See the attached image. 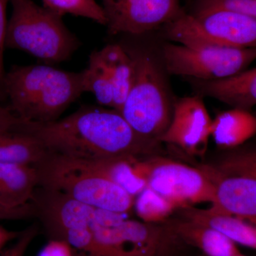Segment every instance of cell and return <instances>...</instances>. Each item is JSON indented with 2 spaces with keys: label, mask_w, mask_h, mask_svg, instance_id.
<instances>
[{
  "label": "cell",
  "mask_w": 256,
  "mask_h": 256,
  "mask_svg": "<svg viewBox=\"0 0 256 256\" xmlns=\"http://www.w3.org/2000/svg\"><path fill=\"white\" fill-rule=\"evenodd\" d=\"M140 174L151 188L172 203L178 210L198 204L212 203L214 185L205 170L162 156L138 160Z\"/></svg>",
  "instance_id": "cell-9"
},
{
  "label": "cell",
  "mask_w": 256,
  "mask_h": 256,
  "mask_svg": "<svg viewBox=\"0 0 256 256\" xmlns=\"http://www.w3.org/2000/svg\"><path fill=\"white\" fill-rule=\"evenodd\" d=\"M36 168L44 190L117 213L127 214L134 206V196L78 160L50 152Z\"/></svg>",
  "instance_id": "cell-5"
},
{
  "label": "cell",
  "mask_w": 256,
  "mask_h": 256,
  "mask_svg": "<svg viewBox=\"0 0 256 256\" xmlns=\"http://www.w3.org/2000/svg\"><path fill=\"white\" fill-rule=\"evenodd\" d=\"M188 79L195 95L212 98L232 108L250 110L256 106V68L220 80Z\"/></svg>",
  "instance_id": "cell-13"
},
{
  "label": "cell",
  "mask_w": 256,
  "mask_h": 256,
  "mask_svg": "<svg viewBox=\"0 0 256 256\" xmlns=\"http://www.w3.org/2000/svg\"><path fill=\"white\" fill-rule=\"evenodd\" d=\"M108 34L143 36L183 11L180 0H101Z\"/></svg>",
  "instance_id": "cell-10"
},
{
  "label": "cell",
  "mask_w": 256,
  "mask_h": 256,
  "mask_svg": "<svg viewBox=\"0 0 256 256\" xmlns=\"http://www.w3.org/2000/svg\"><path fill=\"white\" fill-rule=\"evenodd\" d=\"M10 0H0V104L8 100L5 92V76L6 72L4 66V50L5 38L8 20L6 18V10Z\"/></svg>",
  "instance_id": "cell-26"
},
{
  "label": "cell",
  "mask_w": 256,
  "mask_h": 256,
  "mask_svg": "<svg viewBox=\"0 0 256 256\" xmlns=\"http://www.w3.org/2000/svg\"><path fill=\"white\" fill-rule=\"evenodd\" d=\"M25 132L38 138L50 153L74 159L144 158L161 156L162 143L141 137L114 109L82 106L53 122H28Z\"/></svg>",
  "instance_id": "cell-1"
},
{
  "label": "cell",
  "mask_w": 256,
  "mask_h": 256,
  "mask_svg": "<svg viewBox=\"0 0 256 256\" xmlns=\"http://www.w3.org/2000/svg\"><path fill=\"white\" fill-rule=\"evenodd\" d=\"M133 207L141 222L148 224L164 223L178 210L172 203L148 188L134 198Z\"/></svg>",
  "instance_id": "cell-23"
},
{
  "label": "cell",
  "mask_w": 256,
  "mask_h": 256,
  "mask_svg": "<svg viewBox=\"0 0 256 256\" xmlns=\"http://www.w3.org/2000/svg\"><path fill=\"white\" fill-rule=\"evenodd\" d=\"M37 214L36 204L11 208L0 204V220H24Z\"/></svg>",
  "instance_id": "cell-28"
},
{
  "label": "cell",
  "mask_w": 256,
  "mask_h": 256,
  "mask_svg": "<svg viewBox=\"0 0 256 256\" xmlns=\"http://www.w3.org/2000/svg\"><path fill=\"white\" fill-rule=\"evenodd\" d=\"M120 44L130 56L134 66V82L120 112L141 137L160 142L171 122L175 102L164 66L141 44L124 42Z\"/></svg>",
  "instance_id": "cell-3"
},
{
  "label": "cell",
  "mask_w": 256,
  "mask_h": 256,
  "mask_svg": "<svg viewBox=\"0 0 256 256\" xmlns=\"http://www.w3.org/2000/svg\"><path fill=\"white\" fill-rule=\"evenodd\" d=\"M238 256H246L242 255H242Z\"/></svg>",
  "instance_id": "cell-32"
},
{
  "label": "cell",
  "mask_w": 256,
  "mask_h": 256,
  "mask_svg": "<svg viewBox=\"0 0 256 256\" xmlns=\"http://www.w3.org/2000/svg\"><path fill=\"white\" fill-rule=\"evenodd\" d=\"M206 8L234 10L256 20V0H200L196 9Z\"/></svg>",
  "instance_id": "cell-25"
},
{
  "label": "cell",
  "mask_w": 256,
  "mask_h": 256,
  "mask_svg": "<svg viewBox=\"0 0 256 256\" xmlns=\"http://www.w3.org/2000/svg\"><path fill=\"white\" fill-rule=\"evenodd\" d=\"M98 52L114 82V109L120 112L134 82V63L130 56L120 44H108Z\"/></svg>",
  "instance_id": "cell-19"
},
{
  "label": "cell",
  "mask_w": 256,
  "mask_h": 256,
  "mask_svg": "<svg viewBox=\"0 0 256 256\" xmlns=\"http://www.w3.org/2000/svg\"><path fill=\"white\" fill-rule=\"evenodd\" d=\"M166 38L185 46L256 48V20L224 8L182 12L164 26Z\"/></svg>",
  "instance_id": "cell-6"
},
{
  "label": "cell",
  "mask_w": 256,
  "mask_h": 256,
  "mask_svg": "<svg viewBox=\"0 0 256 256\" xmlns=\"http://www.w3.org/2000/svg\"><path fill=\"white\" fill-rule=\"evenodd\" d=\"M82 72L85 92L92 94L100 106L114 109V82L98 50L90 54L88 66Z\"/></svg>",
  "instance_id": "cell-21"
},
{
  "label": "cell",
  "mask_w": 256,
  "mask_h": 256,
  "mask_svg": "<svg viewBox=\"0 0 256 256\" xmlns=\"http://www.w3.org/2000/svg\"><path fill=\"white\" fill-rule=\"evenodd\" d=\"M139 159L140 158L128 156L110 159L77 160L116 183L136 198L146 188V180L141 178L136 169V163Z\"/></svg>",
  "instance_id": "cell-20"
},
{
  "label": "cell",
  "mask_w": 256,
  "mask_h": 256,
  "mask_svg": "<svg viewBox=\"0 0 256 256\" xmlns=\"http://www.w3.org/2000/svg\"><path fill=\"white\" fill-rule=\"evenodd\" d=\"M212 120L203 98L186 96L175 100L172 118L160 142L190 156L206 154L212 134Z\"/></svg>",
  "instance_id": "cell-11"
},
{
  "label": "cell",
  "mask_w": 256,
  "mask_h": 256,
  "mask_svg": "<svg viewBox=\"0 0 256 256\" xmlns=\"http://www.w3.org/2000/svg\"><path fill=\"white\" fill-rule=\"evenodd\" d=\"M212 166L226 174L242 175L256 180V146L225 150Z\"/></svg>",
  "instance_id": "cell-22"
},
{
  "label": "cell",
  "mask_w": 256,
  "mask_h": 256,
  "mask_svg": "<svg viewBox=\"0 0 256 256\" xmlns=\"http://www.w3.org/2000/svg\"><path fill=\"white\" fill-rule=\"evenodd\" d=\"M36 235V229L31 227L22 232L13 246L2 252L1 256H24Z\"/></svg>",
  "instance_id": "cell-29"
},
{
  "label": "cell",
  "mask_w": 256,
  "mask_h": 256,
  "mask_svg": "<svg viewBox=\"0 0 256 256\" xmlns=\"http://www.w3.org/2000/svg\"><path fill=\"white\" fill-rule=\"evenodd\" d=\"M28 121L20 118L10 108L0 104V132L24 131Z\"/></svg>",
  "instance_id": "cell-27"
},
{
  "label": "cell",
  "mask_w": 256,
  "mask_h": 256,
  "mask_svg": "<svg viewBox=\"0 0 256 256\" xmlns=\"http://www.w3.org/2000/svg\"><path fill=\"white\" fill-rule=\"evenodd\" d=\"M214 185V198L206 210L229 216L256 225V180L226 174L212 165L202 166Z\"/></svg>",
  "instance_id": "cell-12"
},
{
  "label": "cell",
  "mask_w": 256,
  "mask_h": 256,
  "mask_svg": "<svg viewBox=\"0 0 256 256\" xmlns=\"http://www.w3.org/2000/svg\"><path fill=\"white\" fill-rule=\"evenodd\" d=\"M38 171L32 165L0 163V204L11 208L36 204Z\"/></svg>",
  "instance_id": "cell-15"
},
{
  "label": "cell",
  "mask_w": 256,
  "mask_h": 256,
  "mask_svg": "<svg viewBox=\"0 0 256 256\" xmlns=\"http://www.w3.org/2000/svg\"><path fill=\"white\" fill-rule=\"evenodd\" d=\"M11 16L6 28V48L22 50L46 65L62 63L82 45L64 24L63 16L32 0H10Z\"/></svg>",
  "instance_id": "cell-4"
},
{
  "label": "cell",
  "mask_w": 256,
  "mask_h": 256,
  "mask_svg": "<svg viewBox=\"0 0 256 256\" xmlns=\"http://www.w3.org/2000/svg\"><path fill=\"white\" fill-rule=\"evenodd\" d=\"M202 256H204L203 255H202Z\"/></svg>",
  "instance_id": "cell-34"
},
{
  "label": "cell",
  "mask_w": 256,
  "mask_h": 256,
  "mask_svg": "<svg viewBox=\"0 0 256 256\" xmlns=\"http://www.w3.org/2000/svg\"><path fill=\"white\" fill-rule=\"evenodd\" d=\"M161 56L168 74L196 80H215L246 70L256 60V48L165 44L162 47Z\"/></svg>",
  "instance_id": "cell-8"
},
{
  "label": "cell",
  "mask_w": 256,
  "mask_h": 256,
  "mask_svg": "<svg viewBox=\"0 0 256 256\" xmlns=\"http://www.w3.org/2000/svg\"><path fill=\"white\" fill-rule=\"evenodd\" d=\"M175 232L190 246L196 248L204 256L242 255L237 244L218 229L184 217L166 220Z\"/></svg>",
  "instance_id": "cell-14"
},
{
  "label": "cell",
  "mask_w": 256,
  "mask_h": 256,
  "mask_svg": "<svg viewBox=\"0 0 256 256\" xmlns=\"http://www.w3.org/2000/svg\"><path fill=\"white\" fill-rule=\"evenodd\" d=\"M38 256H74L73 248L66 240L56 238L50 240Z\"/></svg>",
  "instance_id": "cell-30"
},
{
  "label": "cell",
  "mask_w": 256,
  "mask_h": 256,
  "mask_svg": "<svg viewBox=\"0 0 256 256\" xmlns=\"http://www.w3.org/2000/svg\"><path fill=\"white\" fill-rule=\"evenodd\" d=\"M21 234L22 232L20 233V232H12L0 226V252L8 242L18 238Z\"/></svg>",
  "instance_id": "cell-31"
},
{
  "label": "cell",
  "mask_w": 256,
  "mask_h": 256,
  "mask_svg": "<svg viewBox=\"0 0 256 256\" xmlns=\"http://www.w3.org/2000/svg\"><path fill=\"white\" fill-rule=\"evenodd\" d=\"M180 216L210 226L226 235L234 242L256 250V224L229 216L214 214L195 206L180 208Z\"/></svg>",
  "instance_id": "cell-17"
},
{
  "label": "cell",
  "mask_w": 256,
  "mask_h": 256,
  "mask_svg": "<svg viewBox=\"0 0 256 256\" xmlns=\"http://www.w3.org/2000/svg\"><path fill=\"white\" fill-rule=\"evenodd\" d=\"M92 230L94 247L88 256H183L190 247L166 222L124 218L112 226L94 224Z\"/></svg>",
  "instance_id": "cell-7"
},
{
  "label": "cell",
  "mask_w": 256,
  "mask_h": 256,
  "mask_svg": "<svg viewBox=\"0 0 256 256\" xmlns=\"http://www.w3.org/2000/svg\"><path fill=\"white\" fill-rule=\"evenodd\" d=\"M43 6L64 16L65 14L89 18L100 24H106L102 6L96 0H42Z\"/></svg>",
  "instance_id": "cell-24"
},
{
  "label": "cell",
  "mask_w": 256,
  "mask_h": 256,
  "mask_svg": "<svg viewBox=\"0 0 256 256\" xmlns=\"http://www.w3.org/2000/svg\"><path fill=\"white\" fill-rule=\"evenodd\" d=\"M10 108L33 124H47L85 92L82 72L60 70L50 65L13 66L5 76Z\"/></svg>",
  "instance_id": "cell-2"
},
{
  "label": "cell",
  "mask_w": 256,
  "mask_h": 256,
  "mask_svg": "<svg viewBox=\"0 0 256 256\" xmlns=\"http://www.w3.org/2000/svg\"><path fill=\"white\" fill-rule=\"evenodd\" d=\"M50 152L38 138L25 131L0 132V163L36 166Z\"/></svg>",
  "instance_id": "cell-18"
},
{
  "label": "cell",
  "mask_w": 256,
  "mask_h": 256,
  "mask_svg": "<svg viewBox=\"0 0 256 256\" xmlns=\"http://www.w3.org/2000/svg\"><path fill=\"white\" fill-rule=\"evenodd\" d=\"M254 114H255V116H256V112H254Z\"/></svg>",
  "instance_id": "cell-33"
},
{
  "label": "cell",
  "mask_w": 256,
  "mask_h": 256,
  "mask_svg": "<svg viewBox=\"0 0 256 256\" xmlns=\"http://www.w3.org/2000/svg\"><path fill=\"white\" fill-rule=\"evenodd\" d=\"M256 134V116L250 110L232 108L212 120L210 137L224 150L242 146Z\"/></svg>",
  "instance_id": "cell-16"
}]
</instances>
